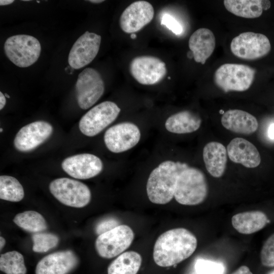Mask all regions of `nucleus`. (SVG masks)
<instances>
[{"label":"nucleus","instance_id":"nucleus-1","mask_svg":"<svg viewBox=\"0 0 274 274\" xmlns=\"http://www.w3.org/2000/svg\"><path fill=\"white\" fill-rule=\"evenodd\" d=\"M197 246L196 236L184 228H176L162 233L156 239L153 256L157 265L169 267L189 258Z\"/></svg>","mask_w":274,"mask_h":274},{"label":"nucleus","instance_id":"nucleus-28","mask_svg":"<svg viewBox=\"0 0 274 274\" xmlns=\"http://www.w3.org/2000/svg\"><path fill=\"white\" fill-rule=\"evenodd\" d=\"M0 270L6 274H26L27 269L23 255L16 251L1 254Z\"/></svg>","mask_w":274,"mask_h":274},{"label":"nucleus","instance_id":"nucleus-9","mask_svg":"<svg viewBox=\"0 0 274 274\" xmlns=\"http://www.w3.org/2000/svg\"><path fill=\"white\" fill-rule=\"evenodd\" d=\"M75 90L79 106L82 109L87 110L93 106L104 94V82L97 70L87 67L79 74Z\"/></svg>","mask_w":274,"mask_h":274},{"label":"nucleus","instance_id":"nucleus-38","mask_svg":"<svg viewBox=\"0 0 274 274\" xmlns=\"http://www.w3.org/2000/svg\"><path fill=\"white\" fill-rule=\"evenodd\" d=\"M14 2L13 0H1L0 1V5L1 6H5L10 5Z\"/></svg>","mask_w":274,"mask_h":274},{"label":"nucleus","instance_id":"nucleus-33","mask_svg":"<svg viewBox=\"0 0 274 274\" xmlns=\"http://www.w3.org/2000/svg\"><path fill=\"white\" fill-rule=\"evenodd\" d=\"M120 225L119 221L114 218L104 219L99 222L96 226L95 231L97 234L100 235L108 232Z\"/></svg>","mask_w":274,"mask_h":274},{"label":"nucleus","instance_id":"nucleus-44","mask_svg":"<svg viewBox=\"0 0 274 274\" xmlns=\"http://www.w3.org/2000/svg\"><path fill=\"white\" fill-rule=\"evenodd\" d=\"M273 274H274V273H273Z\"/></svg>","mask_w":274,"mask_h":274},{"label":"nucleus","instance_id":"nucleus-21","mask_svg":"<svg viewBox=\"0 0 274 274\" xmlns=\"http://www.w3.org/2000/svg\"><path fill=\"white\" fill-rule=\"evenodd\" d=\"M203 159L209 174L215 178L223 176L226 167L227 150L225 146L217 142L207 144L203 150Z\"/></svg>","mask_w":274,"mask_h":274},{"label":"nucleus","instance_id":"nucleus-8","mask_svg":"<svg viewBox=\"0 0 274 274\" xmlns=\"http://www.w3.org/2000/svg\"><path fill=\"white\" fill-rule=\"evenodd\" d=\"M134 234L126 225H120L113 229L99 235L95 243L98 255L110 259L120 255L131 244Z\"/></svg>","mask_w":274,"mask_h":274},{"label":"nucleus","instance_id":"nucleus-42","mask_svg":"<svg viewBox=\"0 0 274 274\" xmlns=\"http://www.w3.org/2000/svg\"><path fill=\"white\" fill-rule=\"evenodd\" d=\"M5 97H7V98H10V96L7 94V93H5Z\"/></svg>","mask_w":274,"mask_h":274},{"label":"nucleus","instance_id":"nucleus-3","mask_svg":"<svg viewBox=\"0 0 274 274\" xmlns=\"http://www.w3.org/2000/svg\"><path fill=\"white\" fill-rule=\"evenodd\" d=\"M208 193L207 182L201 170L187 166L181 171L174 194L178 203L187 206L197 205L206 199Z\"/></svg>","mask_w":274,"mask_h":274},{"label":"nucleus","instance_id":"nucleus-10","mask_svg":"<svg viewBox=\"0 0 274 274\" xmlns=\"http://www.w3.org/2000/svg\"><path fill=\"white\" fill-rule=\"evenodd\" d=\"M230 49L233 55L238 58L255 60L267 55L271 49V45L264 35L245 32L232 39Z\"/></svg>","mask_w":274,"mask_h":274},{"label":"nucleus","instance_id":"nucleus-18","mask_svg":"<svg viewBox=\"0 0 274 274\" xmlns=\"http://www.w3.org/2000/svg\"><path fill=\"white\" fill-rule=\"evenodd\" d=\"M227 152L232 161L248 168L256 167L261 162L260 155L256 147L243 138L232 140L227 147Z\"/></svg>","mask_w":274,"mask_h":274},{"label":"nucleus","instance_id":"nucleus-26","mask_svg":"<svg viewBox=\"0 0 274 274\" xmlns=\"http://www.w3.org/2000/svg\"><path fill=\"white\" fill-rule=\"evenodd\" d=\"M13 222L24 230L34 233L43 232L48 227L44 217L35 211H26L17 214Z\"/></svg>","mask_w":274,"mask_h":274},{"label":"nucleus","instance_id":"nucleus-34","mask_svg":"<svg viewBox=\"0 0 274 274\" xmlns=\"http://www.w3.org/2000/svg\"><path fill=\"white\" fill-rule=\"evenodd\" d=\"M231 274H253V273L248 266L242 265Z\"/></svg>","mask_w":274,"mask_h":274},{"label":"nucleus","instance_id":"nucleus-14","mask_svg":"<svg viewBox=\"0 0 274 274\" xmlns=\"http://www.w3.org/2000/svg\"><path fill=\"white\" fill-rule=\"evenodd\" d=\"M53 132L52 125L44 121H37L22 127L17 133L14 146L20 152L31 151L46 141Z\"/></svg>","mask_w":274,"mask_h":274},{"label":"nucleus","instance_id":"nucleus-29","mask_svg":"<svg viewBox=\"0 0 274 274\" xmlns=\"http://www.w3.org/2000/svg\"><path fill=\"white\" fill-rule=\"evenodd\" d=\"M32 250L36 253H45L55 248L58 244L59 237L50 232H41L31 236Z\"/></svg>","mask_w":274,"mask_h":274},{"label":"nucleus","instance_id":"nucleus-30","mask_svg":"<svg viewBox=\"0 0 274 274\" xmlns=\"http://www.w3.org/2000/svg\"><path fill=\"white\" fill-rule=\"evenodd\" d=\"M260 256L263 266L267 267L274 266V233L263 243Z\"/></svg>","mask_w":274,"mask_h":274},{"label":"nucleus","instance_id":"nucleus-41","mask_svg":"<svg viewBox=\"0 0 274 274\" xmlns=\"http://www.w3.org/2000/svg\"><path fill=\"white\" fill-rule=\"evenodd\" d=\"M130 38L132 39H134L136 38V35L135 33H131L130 35Z\"/></svg>","mask_w":274,"mask_h":274},{"label":"nucleus","instance_id":"nucleus-11","mask_svg":"<svg viewBox=\"0 0 274 274\" xmlns=\"http://www.w3.org/2000/svg\"><path fill=\"white\" fill-rule=\"evenodd\" d=\"M141 132L134 123L124 122L108 128L104 134V142L109 150L119 153L126 151L138 144Z\"/></svg>","mask_w":274,"mask_h":274},{"label":"nucleus","instance_id":"nucleus-6","mask_svg":"<svg viewBox=\"0 0 274 274\" xmlns=\"http://www.w3.org/2000/svg\"><path fill=\"white\" fill-rule=\"evenodd\" d=\"M49 190L59 201L68 207L83 208L91 200V192L86 185L67 178L54 180L49 184Z\"/></svg>","mask_w":274,"mask_h":274},{"label":"nucleus","instance_id":"nucleus-12","mask_svg":"<svg viewBox=\"0 0 274 274\" xmlns=\"http://www.w3.org/2000/svg\"><path fill=\"white\" fill-rule=\"evenodd\" d=\"M131 76L139 83L152 85L160 82L165 76V63L159 58L150 55L135 57L130 62Z\"/></svg>","mask_w":274,"mask_h":274},{"label":"nucleus","instance_id":"nucleus-23","mask_svg":"<svg viewBox=\"0 0 274 274\" xmlns=\"http://www.w3.org/2000/svg\"><path fill=\"white\" fill-rule=\"evenodd\" d=\"M201 120L197 114L189 111H183L169 116L166 120L165 127L170 132L185 134L198 130Z\"/></svg>","mask_w":274,"mask_h":274},{"label":"nucleus","instance_id":"nucleus-25","mask_svg":"<svg viewBox=\"0 0 274 274\" xmlns=\"http://www.w3.org/2000/svg\"><path fill=\"white\" fill-rule=\"evenodd\" d=\"M223 3L228 11L245 18L259 17L263 10L260 0H225Z\"/></svg>","mask_w":274,"mask_h":274},{"label":"nucleus","instance_id":"nucleus-20","mask_svg":"<svg viewBox=\"0 0 274 274\" xmlns=\"http://www.w3.org/2000/svg\"><path fill=\"white\" fill-rule=\"evenodd\" d=\"M222 125L233 132L250 134L255 132L258 127L256 118L250 113L240 110H229L221 118Z\"/></svg>","mask_w":274,"mask_h":274},{"label":"nucleus","instance_id":"nucleus-19","mask_svg":"<svg viewBox=\"0 0 274 274\" xmlns=\"http://www.w3.org/2000/svg\"><path fill=\"white\" fill-rule=\"evenodd\" d=\"M216 41L213 32L209 29L200 28L190 36L188 45L194 60L204 64L215 48Z\"/></svg>","mask_w":274,"mask_h":274},{"label":"nucleus","instance_id":"nucleus-15","mask_svg":"<svg viewBox=\"0 0 274 274\" xmlns=\"http://www.w3.org/2000/svg\"><path fill=\"white\" fill-rule=\"evenodd\" d=\"M63 170L71 177L78 179H88L102 171L103 163L97 156L82 153L68 157L61 163Z\"/></svg>","mask_w":274,"mask_h":274},{"label":"nucleus","instance_id":"nucleus-43","mask_svg":"<svg viewBox=\"0 0 274 274\" xmlns=\"http://www.w3.org/2000/svg\"><path fill=\"white\" fill-rule=\"evenodd\" d=\"M0 130H1V132H2L3 131V128H1Z\"/></svg>","mask_w":274,"mask_h":274},{"label":"nucleus","instance_id":"nucleus-4","mask_svg":"<svg viewBox=\"0 0 274 274\" xmlns=\"http://www.w3.org/2000/svg\"><path fill=\"white\" fill-rule=\"evenodd\" d=\"M8 59L16 66L26 67L35 63L41 51L37 39L27 35H17L8 38L4 44Z\"/></svg>","mask_w":274,"mask_h":274},{"label":"nucleus","instance_id":"nucleus-40","mask_svg":"<svg viewBox=\"0 0 274 274\" xmlns=\"http://www.w3.org/2000/svg\"><path fill=\"white\" fill-rule=\"evenodd\" d=\"M89 2L92 3H95V4H98V3H102L103 2H104V1H100V0H92V1H89Z\"/></svg>","mask_w":274,"mask_h":274},{"label":"nucleus","instance_id":"nucleus-13","mask_svg":"<svg viewBox=\"0 0 274 274\" xmlns=\"http://www.w3.org/2000/svg\"><path fill=\"white\" fill-rule=\"evenodd\" d=\"M100 36L86 31L73 45L68 56L70 66L79 69L91 62L100 48Z\"/></svg>","mask_w":274,"mask_h":274},{"label":"nucleus","instance_id":"nucleus-32","mask_svg":"<svg viewBox=\"0 0 274 274\" xmlns=\"http://www.w3.org/2000/svg\"><path fill=\"white\" fill-rule=\"evenodd\" d=\"M160 24L176 35H180L183 32V28L181 24L170 14H164L162 16Z\"/></svg>","mask_w":274,"mask_h":274},{"label":"nucleus","instance_id":"nucleus-27","mask_svg":"<svg viewBox=\"0 0 274 274\" xmlns=\"http://www.w3.org/2000/svg\"><path fill=\"white\" fill-rule=\"evenodd\" d=\"M24 196L23 188L14 177L0 176V198L11 202L21 201Z\"/></svg>","mask_w":274,"mask_h":274},{"label":"nucleus","instance_id":"nucleus-7","mask_svg":"<svg viewBox=\"0 0 274 274\" xmlns=\"http://www.w3.org/2000/svg\"><path fill=\"white\" fill-rule=\"evenodd\" d=\"M121 110L111 101L102 102L89 110L81 118L79 127L86 136H94L114 122Z\"/></svg>","mask_w":274,"mask_h":274},{"label":"nucleus","instance_id":"nucleus-39","mask_svg":"<svg viewBox=\"0 0 274 274\" xmlns=\"http://www.w3.org/2000/svg\"><path fill=\"white\" fill-rule=\"evenodd\" d=\"M5 244H6V240L5 238L1 236L0 237V250L1 251L3 249Z\"/></svg>","mask_w":274,"mask_h":274},{"label":"nucleus","instance_id":"nucleus-31","mask_svg":"<svg viewBox=\"0 0 274 274\" xmlns=\"http://www.w3.org/2000/svg\"><path fill=\"white\" fill-rule=\"evenodd\" d=\"M195 270L196 274H223V272L221 264L201 259L196 261Z\"/></svg>","mask_w":274,"mask_h":274},{"label":"nucleus","instance_id":"nucleus-22","mask_svg":"<svg viewBox=\"0 0 274 274\" xmlns=\"http://www.w3.org/2000/svg\"><path fill=\"white\" fill-rule=\"evenodd\" d=\"M269 222L266 214L260 211L236 214L231 218L233 228L239 233L250 234L263 228Z\"/></svg>","mask_w":274,"mask_h":274},{"label":"nucleus","instance_id":"nucleus-17","mask_svg":"<svg viewBox=\"0 0 274 274\" xmlns=\"http://www.w3.org/2000/svg\"><path fill=\"white\" fill-rule=\"evenodd\" d=\"M79 264V259L74 252L64 250L49 254L38 263L36 274H68Z\"/></svg>","mask_w":274,"mask_h":274},{"label":"nucleus","instance_id":"nucleus-16","mask_svg":"<svg viewBox=\"0 0 274 274\" xmlns=\"http://www.w3.org/2000/svg\"><path fill=\"white\" fill-rule=\"evenodd\" d=\"M154 15V8L150 3L145 1L134 2L121 14L120 26L124 32L133 33L149 23Z\"/></svg>","mask_w":274,"mask_h":274},{"label":"nucleus","instance_id":"nucleus-5","mask_svg":"<svg viewBox=\"0 0 274 274\" xmlns=\"http://www.w3.org/2000/svg\"><path fill=\"white\" fill-rule=\"evenodd\" d=\"M255 73V70L248 65L225 63L216 71L214 81L225 92L244 91L251 86Z\"/></svg>","mask_w":274,"mask_h":274},{"label":"nucleus","instance_id":"nucleus-36","mask_svg":"<svg viewBox=\"0 0 274 274\" xmlns=\"http://www.w3.org/2000/svg\"><path fill=\"white\" fill-rule=\"evenodd\" d=\"M6 102V97L5 95L0 92V110H2L5 107Z\"/></svg>","mask_w":274,"mask_h":274},{"label":"nucleus","instance_id":"nucleus-24","mask_svg":"<svg viewBox=\"0 0 274 274\" xmlns=\"http://www.w3.org/2000/svg\"><path fill=\"white\" fill-rule=\"evenodd\" d=\"M142 261V257L138 252L132 251L123 252L109 265L108 274H136Z\"/></svg>","mask_w":274,"mask_h":274},{"label":"nucleus","instance_id":"nucleus-35","mask_svg":"<svg viewBox=\"0 0 274 274\" xmlns=\"http://www.w3.org/2000/svg\"><path fill=\"white\" fill-rule=\"evenodd\" d=\"M267 135L270 140L274 141V122H271L268 126Z\"/></svg>","mask_w":274,"mask_h":274},{"label":"nucleus","instance_id":"nucleus-37","mask_svg":"<svg viewBox=\"0 0 274 274\" xmlns=\"http://www.w3.org/2000/svg\"><path fill=\"white\" fill-rule=\"evenodd\" d=\"M262 5L263 10L268 9L270 7V3L269 1H262Z\"/></svg>","mask_w":274,"mask_h":274},{"label":"nucleus","instance_id":"nucleus-2","mask_svg":"<svg viewBox=\"0 0 274 274\" xmlns=\"http://www.w3.org/2000/svg\"><path fill=\"white\" fill-rule=\"evenodd\" d=\"M187 166L185 163L167 160L155 168L149 176L146 186L150 201L158 204L169 202L174 197L180 173Z\"/></svg>","mask_w":274,"mask_h":274}]
</instances>
